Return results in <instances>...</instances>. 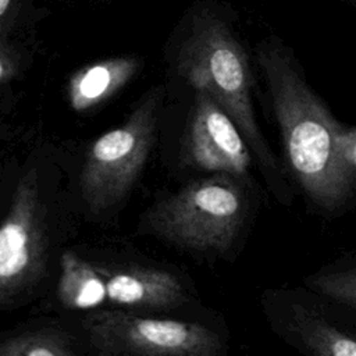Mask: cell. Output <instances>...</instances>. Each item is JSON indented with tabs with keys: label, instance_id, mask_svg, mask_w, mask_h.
Returning a JSON list of instances; mask_svg holds the SVG:
<instances>
[{
	"label": "cell",
	"instance_id": "1",
	"mask_svg": "<svg viewBox=\"0 0 356 356\" xmlns=\"http://www.w3.org/2000/svg\"><path fill=\"white\" fill-rule=\"evenodd\" d=\"M259 63L295 178L317 206L331 211L343 206L355 182L342 172L335 156V139L342 124L310 89L284 47L264 44Z\"/></svg>",
	"mask_w": 356,
	"mask_h": 356
},
{
	"label": "cell",
	"instance_id": "2",
	"mask_svg": "<svg viewBox=\"0 0 356 356\" xmlns=\"http://www.w3.org/2000/svg\"><path fill=\"white\" fill-rule=\"evenodd\" d=\"M177 70L193 89L209 93L236 125L261 167L277 174L275 159L254 118L248 54L227 24L209 13L197 14L178 51Z\"/></svg>",
	"mask_w": 356,
	"mask_h": 356
},
{
	"label": "cell",
	"instance_id": "3",
	"mask_svg": "<svg viewBox=\"0 0 356 356\" xmlns=\"http://www.w3.org/2000/svg\"><path fill=\"white\" fill-rule=\"evenodd\" d=\"M242 186L227 174H214L185 185L156 204L147 227L168 242L196 252H227L246 217Z\"/></svg>",
	"mask_w": 356,
	"mask_h": 356
},
{
	"label": "cell",
	"instance_id": "4",
	"mask_svg": "<svg viewBox=\"0 0 356 356\" xmlns=\"http://www.w3.org/2000/svg\"><path fill=\"white\" fill-rule=\"evenodd\" d=\"M160 100V88H153L122 125L90 145L81 174V189L93 213L115 207L132 189L156 138Z\"/></svg>",
	"mask_w": 356,
	"mask_h": 356
},
{
	"label": "cell",
	"instance_id": "5",
	"mask_svg": "<svg viewBox=\"0 0 356 356\" xmlns=\"http://www.w3.org/2000/svg\"><path fill=\"white\" fill-rule=\"evenodd\" d=\"M99 356H222L221 338L206 325L100 310L85 320Z\"/></svg>",
	"mask_w": 356,
	"mask_h": 356
},
{
	"label": "cell",
	"instance_id": "6",
	"mask_svg": "<svg viewBox=\"0 0 356 356\" xmlns=\"http://www.w3.org/2000/svg\"><path fill=\"white\" fill-rule=\"evenodd\" d=\"M43 225L35 174L18 184L0 224V306L33 284L43 271Z\"/></svg>",
	"mask_w": 356,
	"mask_h": 356
},
{
	"label": "cell",
	"instance_id": "7",
	"mask_svg": "<svg viewBox=\"0 0 356 356\" xmlns=\"http://www.w3.org/2000/svg\"><path fill=\"white\" fill-rule=\"evenodd\" d=\"M185 156L200 170L231 177L245 175L250 165V153L243 136L203 89H195Z\"/></svg>",
	"mask_w": 356,
	"mask_h": 356
},
{
	"label": "cell",
	"instance_id": "8",
	"mask_svg": "<svg viewBox=\"0 0 356 356\" xmlns=\"http://www.w3.org/2000/svg\"><path fill=\"white\" fill-rule=\"evenodd\" d=\"M106 302L128 309L165 310L185 302L186 293L179 278L170 271L140 266H100Z\"/></svg>",
	"mask_w": 356,
	"mask_h": 356
},
{
	"label": "cell",
	"instance_id": "9",
	"mask_svg": "<svg viewBox=\"0 0 356 356\" xmlns=\"http://www.w3.org/2000/svg\"><path fill=\"white\" fill-rule=\"evenodd\" d=\"M139 70L138 58L120 56L106 58L76 71L68 83L70 104L75 111L90 110L114 96Z\"/></svg>",
	"mask_w": 356,
	"mask_h": 356
},
{
	"label": "cell",
	"instance_id": "10",
	"mask_svg": "<svg viewBox=\"0 0 356 356\" xmlns=\"http://www.w3.org/2000/svg\"><path fill=\"white\" fill-rule=\"evenodd\" d=\"M61 274L57 286L60 302L75 310L95 309L106 303V288L96 264L65 252L60 260Z\"/></svg>",
	"mask_w": 356,
	"mask_h": 356
},
{
	"label": "cell",
	"instance_id": "11",
	"mask_svg": "<svg viewBox=\"0 0 356 356\" xmlns=\"http://www.w3.org/2000/svg\"><path fill=\"white\" fill-rule=\"evenodd\" d=\"M289 327L309 356H356L353 337L310 310L295 306Z\"/></svg>",
	"mask_w": 356,
	"mask_h": 356
},
{
	"label": "cell",
	"instance_id": "12",
	"mask_svg": "<svg viewBox=\"0 0 356 356\" xmlns=\"http://www.w3.org/2000/svg\"><path fill=\"white\" fill-rule=\"evenodd\" d=\"M0 356H75L58 332L43 330L17 335L0 343Z\"/></svg>",
	"mask_w": 356,
	"mask_h": 356
},
{
	"label": "cell",
	"instance_id": "13",
	"mask_svg": "<svg viewBox=\"0 0 356 356\" xmlns=\"http://www.w3.org/2000/svg\"><path fill=\"white\" fill-rule=\"evenodd\" d=\"M306 284L313 291L330 296L350 309L356 306V273L353 268L317 274L309 277Z\"/></svg>",
	"mask_w": 356,
	"mask_h": 356
},
{
	"label": "cell",
	"instance_id": "14",
	"mask_svg": "<svg viewBox=\"0 0 356 356\" xmlns=\"http://www.w3.org/2000/svg\"><path fill=\"white\" fill-rule=\"evenodd\" d=\"M335 156L342 172L355 182L356 172V129L342 125L335 139Z\"/></svg>",
	"mask_w": 356,
	"mask_h": 356
},
{
	"label": "cell",
	"instance_id": "15",
	"mask_svg": "<svg viewBox=\"0 0 356 356\" xmlns=\"http://www.w3.org/2000/svg\"><path fill=\"white\" fill-rule=\"evenodd\" d=\"M19 70V56L0 35V83L13 79Z\"/></svg>",
	"mask_w": 356,
	"mask_h": 356
},
{
	"label": "cell",
	"instance_id": "16",
	"mask_svg": "<svg viewBox=\"0 0 356 356\" xmlns=\"http://www.w3.org/2000/svg\"><path fill=\"white\" fill-rule=\"evenodd\" d=\"M15 0H0V21L13 8Z\"/></svg>",
	"mask_w": 356,
	"mask_h": 356
}]
</instances>
